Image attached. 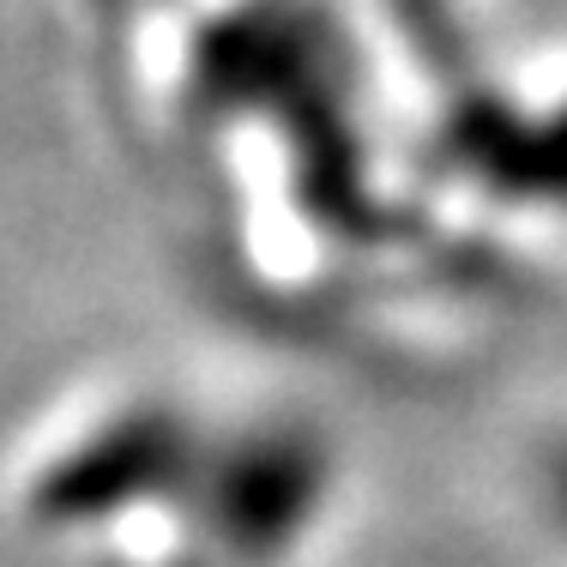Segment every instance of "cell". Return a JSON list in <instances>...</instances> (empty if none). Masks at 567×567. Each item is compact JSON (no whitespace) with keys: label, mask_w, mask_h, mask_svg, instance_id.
<instances>
[{"label":"cell","mask_w":567,"mask_h":567,"mask_svg":"<svg viewBox=\"0 0 567 567\" xmlns=\"http://www.w3.org/2000/svg\"><path fill=\"white\" fill-rule=\"evenodd\" d=\"M532 507L544 519V532L567 544V429L556 441H544V453L532 465Z\"/></svg>","instance_id":"5"},{"label":"cell","mask_w":567,"mask_h":567,"mask_svg":"<svg viewBox=\"0 0 567 567\" xmlns=\"http://www.w3.org/2000/svg\"><path fill=\"white\" fill-rule=\"evenodd\" d=\"M206 447L212 435L182 404H127L49 458L31 489V507L49 532H91V525H115L164 502L187 507Z\"/></svg>","instance_id":"2"},{"label":"cell","mask_w":567,"mask_h":567,"mask_svg":"<svg viewBox=\"0 0 567 567\" xmlns=\"http://www.w3.org/2000/svg\"><path fill=\"white\" fill-rule=\"evenodd\" d=\"M327 441L302 423H254L212 435L187 513L236 567H278L302 549L332 502Z\"/></svg>","instance_id":"1"},{"label":"cell","mask_w":567,"mask_h":567,"mask_svg":"<svg viewBox=\"0 0 567 567\" xmlns=\"http://www.w3.org/2000/svg\"><path fill=\"white\" fill-rule=\"evenodd\" d=\"M441 164H453L489 199L567 206V97L519 110L483 85L458 91L441 133Z\"/></svg>","instance_id":"3"},{"label":"cell","mask_w":567,"mask_h":567,"mask_svg":"<svg viewBox=\"0 0 567 567\" xmlns=\"http://www.w3.org/2000/svg\"><path fill=\"white\" fill-rule=\"evenodd\" d=\"M381 19L393 24L404 61L416 73L441 79L453 91H471V37H465V0H381Z\"/></svg>","instance_id":"4"}]
</instances>
